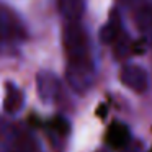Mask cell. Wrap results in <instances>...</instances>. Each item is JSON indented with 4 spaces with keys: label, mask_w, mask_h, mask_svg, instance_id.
<instances>
[{
    "label": "cell",
    "mask_w": 152,
    "mask_h": 152,
    "mask_svg": "<svg viewBox=\"0 0 152 152\" xmlns=\"http://www.w3.org/2000/svg\"><path fill=\"white\" fill-rule=\"evenodd\" d=\"M62 43L67 54V61L90 59V41L85 28L80 21H69L62 31Z\"/></svg>",
    "instance_id": "obj_1"
},
{
    "label": "cell",
    "mask_w": 152,
    "mask_h": 152,
    "mask_svg": "<svg viewBox=\"0 0 152 152\" xmlns=\"http://www.w3.org/2000/svg\"><path fill=\"white\" fill-rule=\"evenodd\" d=\"M25 39V28L20 18L8 7L0 4V49L17 46Z\"/></svg>",
    "instance_id": "obj_2"
},
{
    "label": "cell",
    "mask_w": 152,
    "mask_h": 152,
    "mask_svg": "<svg viewBox=\"0 0 152 152\" xmlns=\"http://www.w3.org/2000/svg\"><path fill=\"white\" fill-rule=\"evenodd\" d=\"M66 77L74 92L87 93L95 82V67H93L92 59L69 61Z\"/></svg>",
    "instance_id": "obj_3"
},
{
    "label": "cell",
    "mask_w": 152,
    "mask_h": 152,
    "mask_svg": "<svg viewBox=\"0 0 152 152\" xmlns=\"http://www.w3.org/2000/svg\"><path fill=\"white\" fill-rule=\"evenodd\" d=\"M119 80L123 85L131 88L132 92L144 93L149 88V75L142 67L128 64L119 70Z\"/></svg>",
    "instance_id": "obj_4"
},
{
    "label": "cell",
    "mask_w": 152,
    "mask_h": 152,
    "mask_svg": "<svg viewBox=\"0 0 152 152\" xmlns=\"http://www.w3.org/2000/svg\"><path fill=\"white\" fill-rule=\"evenodd\" d=\"M36 87H38V95L44 102H54L59 96L61 83L57 77L49 70H41L36 75Z\"/></svg>",
    "instance_id": "obj_5"
},
{
    "label": "cell",
    "mask_w": 152,
    "mask_h": 152,
    "mask_svg": "<svg viewBox=\"0 0 152 152\" xmlns=\"http://www.w3.org/2000/svg\"><path fill=\"white\" fill-rule=\"evenodd\" d=\"M25 105V93L20 87L8 82L5 85V98H4V110L8 115H17L21 111Z\"/></svg>",
    "instance_id": "obj_6"
},
{
    "label": "cell",
    "mask_w": 152,
    "mask_h": 152,
    "mask_svg": "<svg viewBox=\"0 0 152 152\" xmlns=\"http://www.w3.org/2000/svg\"><path fill=\"white\" fill-rule=\"evenodd\" d=\"M129 139H131V132L129 128L123 123H113L108 128L106 132V142L110 144V147L115 149V151H121L126 145L129 144Z\"/></svg>",
    "instance_id": "obj_7"
},
{
    "label": "cell",
    "mask_w": 152,
    "mask_h": 152,
    "mask_svg": "<svg viewBox=\"0 0 152 152\" xmlns=\"http://www.w3.org/2000/svg\"><path fill=\"white\" fill-rule=\"evenodd\" d=\"M121 36H123L121 20H119V15L116 13V12H113V13L110 15L108 21L105 23V26L100 31V39L105 44H115Z\"/></svg>",
    "instance_id": "obj_8"
},
{
    "label": "cell",
    "mask_w": 152,
    "mask_h": 152,
    "mask_svg": "<svg viewBox=\"0 0 152 152\" xmlns=\"http://www.w3.org/2000/svg\"><path fill=\"white\" fill-rule=\"evenodd\" d=\"M57 8H59V13L69 23V21L82 20L85 5H83V0H57Z\"/></svg>",
    "instance_id": "obj_9"
},
{
    "label": "cell",
    "mask_w": 152,
    "mask_h": 152,
    "mask_svg": "<svg viewBox=\"0 0 152 152\" xmlns=\"http://www.w3.org/2000/svg\"><path fill=\"white\" fill-rule=\"evenodd\" d=\"M134 23L144 34H152V5L142 4L134 12Z\"/></svg>",
    "instance_id": "obj_10"
},
{
    "label": "cell",
    "mask_w": 152,
    "mask_h": 152,
    "mask_svg": "<svg viewBox=\"0 0 152 152\" xmlns=\"http://www.w3.org/2000/svg\"><path fill=\"white\" fill-rule=\"evenodd\" d=\"M7 152H39V147L31 136L21 132L15 137V142L7 149Z\"/></svg>",
    "instance_id": "obj_11"
},
{
    "label": "cell",
    "mask_w": 152,
    "mask_h": 152,
    "mask_svg": "<svg viewBox=\"0 0 152 152\" xmlns=\"http://www.w3.org/2000/svg\"><path fill=\"white\" fill-rule=\"evenodd\" d=\"M119 2H123V4H129V2H132V0H119Z\"/></svg>",
    "instance_id": "obj_12"
},
{
    "label": "cell",
    "mask_w": 152,
    "mask_h": 152,
    "mask_svg": "<svg viewBox=\"0 0 152 152\" xmlns=\"http://www.w3.org/2000/svg\"><path fill=\"white\" fill-rule=\"evenodd\" d=\"M98 152H106V151H98Z\"/></svg>",
    "instance_id": "obj_13"
},
{
    "label": "cell",
    "mask_w": 152,
    "mask_h": 152,
    "mask_svg": "<svg viewBox=\"0 0 152 152\" xmlns=\"http://www.w3.org/2000/svg\"><path fill=\"white\" fill-rule=\"evenodd\" d=\"M151 152H152V151H151Z\"/></svg>",
    "instance_id": "obj_14"
}]
</instances>
